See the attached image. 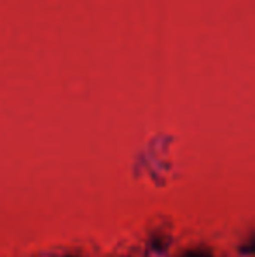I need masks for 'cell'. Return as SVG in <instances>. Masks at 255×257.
I'll list each match as a JSON object with an SVG mask.
<instances>
[{
    "mask_svg": "<svg viewBox=\"0 0 255 257\" xmlns=\"http://www.w3.org/2000/svg\"><path fill=\"white\" fill-rule=\"evenodd\" d=\"M184 257H211L208 252H203V250H194V252H187Z\"/></svg>",
    "mask_w": 255,
    "mask_h": 257,
    "instance_id": "1",
    "label": "cell"
}]
</instances>
